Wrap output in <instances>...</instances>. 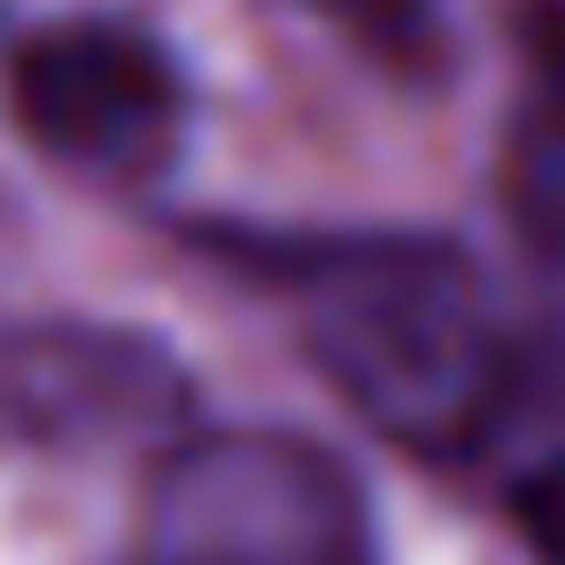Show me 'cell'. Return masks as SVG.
Listing matches in <instances>:
<instances>
[{
	"label": "cell",
	"instance_id": "obj_3",
	"mask_svg": "<svg viewBox=\"0 0 565 565\" xmlns=\"http://www.w3.org/2000/svg\"><path fill=\"white\" fill-rule=\"evenodd\" d=\"M9 124L71 177L150 185L185 150V79L132 18H53L9 44Z\"/></svg>",
	"mask_w": 565,
	"mask_h": 565
},
{
	"label": "cell",
	"instance_id": "obj_7",
	"mask_svg": "<svg viewBox=\"0 0 565 565\" xmlns=\"http://www.w3.org/2000/svg\"><path fill=\"white\" fill-rule=\"evenodd\" d=\"M512 530H521L530 565H565V459H547L512 486Z\"/></svg>",
	"mask_w": 565,
	"mask_h": 565
},
{
	"label": "cell",
	"instance_id": "obj_6",
	"mask_svg": "<svg viewBox=\"0 0 565 565\" xmlns=\"http://www.w3.org/2000/svg\"><path fill=\"white\" fill-rule=\"evenodd\" d=\"M300 9L327 18L353 53H371V62L397 71V79L441 71V9H433V0H300Z\"/></svg>",
	"mask_w": 565,
	"mask_h": 565
},
{
	"label": "cell",
	"instance_id": "obj_1",
	"mask_svg": "<svg viewBox=\"0 0 565 565\" xmlns=\"http://www.w3.org/2000/svg\"><path fill=\"white\" fill-rule=\"evenodd\" d=\"M256 274L282 282L309 362L353 415L406 450H468L512 397V327L494 282L415 230L362 238H256Z\"/></svg>",
	"mask_w": 565,
	"mask_h": 565
},
{
	"label": "cell",
	"instance_id": "obj_4",
	"mask_svg": "<svg viewBox=\"0 0 565 565\" xmlns=\"http://www.w3.org/2000/svg\"><path fill=\"white\" fill-rule=\"evenodd\" d=\"M185 415V362L141 327L35 318L0 335V441L18 450H124Z\"/></svg>",
	"mask_w": 565,
	"mask_h": 565
},
{
	"label": "cell",
	"instance_id": "obj_2",
	"mask_svg": "<svg viewBox=\"0 0 565 565\" xmlns=\"http://www.w3.org/2000/svg\"><path fill=\"white\" fill-rule=\"evenodd\" d=\"M124 565H380V512L318 433H185L141 486Z\"/></svg>",
	"mask_w": 565,
	"mask_h": 565
},
{
	"label": "cell",
	"instance_id": "obj_5",
	"mask_svg": "<svg viewBox=\"0 0 565 565\" xmlns=\"http://www.w3.org/2000/svg\"><path fill=\"white\" fill-rule=\"evenodd\" d=\"M494 194L512 238L565 274V0H512V97L494 141Z\"/></svg>",
	"mask_w": 565,
	"mask_h": 565
}]
</instances>
